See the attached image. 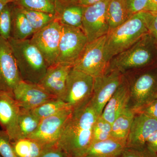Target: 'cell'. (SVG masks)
<instances>
[{
	"label": "cell",
	"mask_w": 157,
	"mask_h": 157,
	"mask_svg": "<svg viewBox=\"0 0 157 157\" xmlns=\"http://www.w3.org/2000/svg\"><path fill=\"white\" fill-rule=\"evenodd\" d=\"M88 42L87 37L82 29L63 25L56 63L73 66Z\"/></svg>",
	"instance_id": "ba28073f"
},
{
	"label": "cell",
	"mask_w": 157,
	"mask_h": 157,
	"mask_svg": "<svg viewBox=\"0 0 157 157\" xmlns=\"http://www.w3.org/2000/svg\"><path fill=\"white\" fill-rule=\"evenodd\" d=\"M102 0H79L78 4L83 7L91 6L96 3L99 2Z\"/></svg>",
	"instance_id": "f35d334b"
},
{
	"label": "cell",
	"mask_w": 157,
	"mask_h": 157,
	"mask_svg": "<svg viewBox=\"0 0 157 157\" xmlns=\"http://www.w3.org/2000/svg\"><path fill=\"white\" fill-rule=\"evenodd\" d=\"M11 38L25 40L32 36L35 33L34 29L21 8L15 4V6H11Z\"/></svg>",
	"instance_id": "7402d4cb"
},
{
	"label": "cell",
	"mask_w": 157,
	"mask_h": 157,
	"mask_svg": "<svg viewBox=\"0 0 157 157\" xmlns=\"http://www.w3.org/2000/svg\"><path fill=\"white\" fill-rule=\"evenodd\" d=\"M84 157V156H82V157Z\"/></svg>",
	"instance_id": "ee69618b"
},
{
	"label": "cell",
	"mask_w": 157,
	"mask_h": 157,
	"mask_svg": "<svg viewBox=\"0 0 157 157\" xmlns=\"http://www.w3.org/2000/svg\"><path fill=\"white\" fill-rule=\"evenodd\" d=\"M111 125L101 115L98 116L93 126V143L111 138Z\"/></svg>",
	"instance_id": "f1b7e54d"
},
{
	"label": "cell",
	"mask_w": 157,
	"mask_h": 157,
	"mask_svg": "<svg viewBox=\"0 0 157 157\" xmlns=\"http://www.w3.org/2000/svg\"><path fill=\"white\" fill-rule=\"evenodd\" d=\"M109 0L101 2L85 7L82 21V30L88 42L107 35L109 32L107 11Z\"/></svg>",
	"instance_id": "7c38bea8"
},
{
	"label": "cell",
	"mask_w": 157,
	"mask_h": 157,
	"mask_svg": "<svg viewBox=\"0 0 157 157\" xmlns=\"http://www.w3.org/2000/svg\"><path fill=\"white\" fill-rule=\"evenodd\" d=\"M147 13V11H142L133 14L125 22L107 34L104 55L107 63L149 33Z\"/></svg>",
	"instance_id": "3957f363"
},
{
	"label": "cell",
	"mask_w": 157,
	"mask_h": 157,
	"mask_svg": "<svg viewBox=\"0 0 157 157\" xmlns=\"http://www.w3.org/2000/svg\"><path fill=\"white\" fill-rule=\"evenodd\" d=\"M15 0H0V2L6 3V4H10V3H14Z\"/></svg>",
	"instance_id": "b9f144b4"
},
{
	"label": "cell",
	"mask_w": 157,
	"mask_h": 157,
	"mask_svg": "<svg viewBox=\"0 0 157 157\" xmlns=\"http://www.w3.org/2000/svg\"><path fill=\"white\" fill-rule=\"evenodd\" d=\"M0 157H2V156L1 155H0Z\"/></svg>",
	"instance_id": "7bdbcfd3"
},
{
	"label": "cell",
	"mask_w": 157,
	"mask_h": 157,
	"mask_svg": "<svg viewBox=\"0 0 157 157\" xmlns=\"http://www.w3.org/2000/svg\"><path fill=\"white\" fill-rule=\"evenodd\" d=\"M98 117L90 102L73 111L57 146L70 157L84 155L93 143V128Z\"/></svg>",
	"instance_id": "6da1fadb"
},
{
	"label": "cell",
	"mask_w": 157,
	"mask_h": 157,
	"mask_svg": "<svg viewBox=\"0 0 157 157\" xmlns=\"http://www.w3.org/2000/svg\"><path fill=\"white\" fill-rule=\"evenodd\" d=\"M11 144L17 157H39L49 148L37 140L29 137L11 140Z\"/></svg>",
	"instance_id": "cb8c5ba5"
},
{
	"label": "cell",
	"mask_w": 157,
	"mask_h": 157,
	"mask_svg": "<svg viewBox=\"0 0 157 157\" xmlns=\"http://www.w3.org/2000/svg\"><path fill=\"white\" fill-rule=\"evenodd\" d=\"M125 145L113 138L92 144L84 157H118Z\"/></svg>",
	"instance_id": "ffe728a7"
},
{
	"label": "cell",
	"mask_w": 157,
	"mask_h": 157,
	"mask_svg": "<svg viewBox=\"0 0 157 157\" xmlns=\"http://www.w3.org/2000/svg\"><path fill=\"white\" fill-rule=\"evenodd\" d=\"M131 14H133L144 11L148 0H125Z\"/></svg>",
	"instance_id": "d6a6232c"
},
{
	"label": "cell",
	"mask_w": 157,
	"mask_h": 157,
	"mask_svg": "<svg viewBox=\"0 0 157 157\" xmlns=\"http://www.w3.org/2000/svg\"><path fill=\"white\" fill-rule=\"evenodd\" d=\"M7 5H8V4L3 2H0V13L2 11L3 9H4V8L6 7V6H7Z\"/></svg>",
	"instance_id": "ab89813d"
},
{
	"label": "cell",
	"mask_w": 157,
	"mask_h": 157,
	"mask_svg": "<svg viewBox=\"0 0 157 157\" xmlns=\"http://www.w3.org/2000/svg\"><path fill=\"white\" fill-rule=\"evenodd\" d=\"M14 53L22 81L38 84L46 74L48 66L30 39L8 40Z\"/></svg>",
	"instance_id": "277c9868"
},
{
	"label": "cell",
	"mask_w": 157,
	"mask_h": 157,
	"mask_svg": "<svg viewBox=\"0 0 157 157\" xmlns=\"http://www.w3.org/2000/svg\"><path fill=\"white\" fill-rule=\"evenodd\" d=\"M21 80L9 41L0 36V91L13 94L14 89Z\"/></svg>",
	"instance_id": "4fadbf2b"
},
{
	"label": "cell",
	"mask_w": 157,
	"mask_h": 157,
	"mask_svg": "<svg viewBox=\"0 0 157 157\" xmlns=\"http://www.w3.org/2000/svg\"><path fill=\"white\" fill-rule=\"evenodd\" d=\"M135 113L134 109L128 107L119 115L111 125V138L126 146Z\"/></svg>",
	"instance_id": "44dd1931"
},
{
	"label": "cell",
	"mask_w": 157,
	"mask_h": 157,
	"mask_svg": "<svg viewBox=\"0 0 157 157\" xmlns=\"http://www.w3.org/2000/svg\"><path fill=\"white\" fill-rule=\"evenodd\" d=\"M13 95L20 107L30 110L57 98L48 94L39 84L28 83L22 80L14 89Z\"/></svg>",
	"instance_id": "5bb4252c"
},
{
	"label": "cell",
	"mask_w": 157,
	"mask_h": 157,
	"mask_svg": "<svg viewBox=\"0 0 157 157\" xmlns=\"http://www.w3.org/2000/svg\"><path fill=\"white\" fill-rule=\"evenodd\" d=\"M147 24L149 33L157 40V13H147Z\"/></svg>",
	"instance_id": "e575fe53"
},
{
	"label": "cell",
	"mask_w": 157,
	"mask_h": 157,
	"mask_svg": "<svg viewBox=\"0 0 157 157\" xmlns=\"http://www.w3.org/2000/svg\"><path fill=\"white\" fill-rule=\"evenodd\" d=\"M39 157H71L57 146L52 147L46 150Z\"/></svg>",
	"instance_id": "d590c367"
},
{
	"label": "cell",
	"mask_w": 157,
	"mask_h": 157,
	"mask_svg": "<svg viewBox=\"0 0 157 157\" xmlns=\"http://www.w3.org/2000/svg\"><path fill=\"white\" fill-rule=\"evenodd\" d=\"M130 100L128 82L124 75L122 82L107 102L101 116L112 124L119 115L129 107Z\"/></svg>",
	"instance_id": "ac0fdd59"
},
{
	"label": "cell",
	"mask_w": 157,
	"mask_h": 157,
	"mask_svg": "<svg viewBox=\"0 0 157 157\" xmlns=\"http://www.w3.org/2000/svg\"><path fill=\"white\" fill-rule=\"evenodd\" d=\"M144 11L153 14L157 13V0H148Z\"/></svg>",
	"instance_id": "74e56055"
},
{
	"label": "cell",
	"mask_w": 157,
	"mask_h": 157,
	"mask_svg": "<svg viewBox=\"0 0 157 157\" xmlns=\"http://www.w3.org/2000/svg\"><path fill=\"white\" fill-rule=\"evenodd\" d=\"M20 8L25 14L35 33L42 29L56 19L55 14Z\"/></svg>",
	"instance_id": "4316f807"
},
{
	"label": "cell",
	"mask_w": 157,
	"mask_h": 157,
	"mask_svg": "<svg viewBox=\"0 0 157 157\" xmlns=\"http://www.w3.org/2000/svg\"><path fill=\"white\" fill-rule=\"evenodd\" d=\"M73 66L56 63L49 66L39 86L48 94L62 99L64 94L68 75Z\"/></svg>",
	"instance_id": "9a60e30c"
},
{
	"label": "cell",
	"mask_w": 157,
	"mask_h": 157,
	"mask_svg": "<svg viewBox=\"0 0 157 157\" xmlns=\"http://www.w3.org/2000/svg\"><path fill=\"white\" fill-rule=\"evenodd\" d=\"M94 79L93 76L72 67L67 78L62 100L73 111L84 107L92 96Z\"/></svg>",
	"instance_id": "8992f818"
},
{
	"label": "cell",
	"mask_w": 157,
	"mask_h": 157,
	"mask_svg": "<svg viewBox=\"0 0 157 157\" xmlns=\"http://www.w3.org/2000/svg\"><path fill=\"white\" fill-rule=\"evenodd\" d=\"M107 35L88 42L73 68L93 76L104 75L107 72L108 63L104 58V49Z\"/></svg>",
	"instance_id": "52a82bcc"
},
{
	"label": "cell",
	"mask_w": 157,
	"mask_h": 157,
	"mask_svg": "<svg viewBox=\"0 0 157 157\" xmlns=\"http://www.w3.org/2000/svg\"><path fill=\"white\" fill-rule=\"evenodd\" d=\"M124 75L130 88L129 107L135 112L157 99V65Z\"/></svg>",
	"instance_id": "5b68a950"
},
{
	"label": "cell",
	"mask_w": 157,
	"mask_h": 157,
	"mask_svg": "<svg viewBox=\"0 0 157 157\" xmlns=\"http://www.w3.org/2000/svg\"><path fill=\"white\" fill-rule=\"evenodd\" d=\"M62 28L63 25L56 19L36 32L30 39L42 54L48 67L56 63Z\"/></svg>",
	"instance_id": "30bf717a"
},
{
	"label": "cell",
	"mask_w": 157,
	"mask_h": 157,
	"mask_svg": "<svg viewBox=\"0 0 157 157\" xmlns=\"http://www.w3.org/2000/svg\"><path fill=\"white\" fill-rule=\"evenodd\" d=\"M73 112L72 109H66L43 119L29 138L37 140L48 148L56 146Z\"/></svg>",
	"instance_id": "9c48e42d"
},
{
	"label": "cell",
	"mask_w": 157,
	"mask_h": 157,
	"mask_svg": "<svg viewBox=\"0 0 157 157\" xmlns=\"http://www.w3.org/2000/svg\"><path fill=\"white\" fill-rule=\"evenodd\" d=\"M20 109L13 94L0 91V126L11 140L17 139V119Z\"/></svg>",
	"instance_id": "e0dca14e"
},
{
	"label": "cell",
	"mask_w": 157,
	"mask_h": 157,
	"mask_svg": "<svg viewBox=\"0 0 157 157\" xmlns=\"http://www.w3.org/2000/svg\"><path fill=\"white\" fill-rule=\"evenodd\" d=\"M157 65V40L149 33L127 50L113 57L107 71L116 70L122 74Z\"/></svg>",
	"instance_id": "7a4b0ae2"
},
{
	"label": "cell",
	"mask_w": 157,
	"mask_h": 157,
	"mask_svg": "<svg viewBox=\"0 0 157 157\" xmlns=\"http://www.w3.org/2000/svg\"><path fill=\"white\" fill-rule=\"evenodd\" d=\"M85 7L78 3L56 2V17L62 25L70 26L82 29Z\"/></svg>",
	"instance_id": "d6986e66"
},
{
	"label": "cell",
	"mask_w": 157,
	"mask_h": 157,
	"mask_svg": "<svg viewBox=\"0 0 157 157\" xmlns=\"http://www.w3.org/2000/svg\"><path fill=\"white\" fill-rule=\"evenodd\" d=\"M41 121L33 110L20 107L17 119L16 139L28 137L36 130Z\"/></svg>",
	"instance_id": "d4e9b609"
},
{
	"label": "cell",
	"mask_w": 157,
	"mask_h": 157,
	"mask_svg": "<svg viewBox=\"0 0 157 157\" xmlns=\"http://www.w3.org/2000/svg\"><path fill=\"white\" fill-rule=\"evenodd\" d=\"M123 78L124 74L116 70H109L104 75L94 78L90 104L98 117L102 114L107 102L120 85Z\"/></svg>",
	"instance_id": "8fae6325"
},
{
	"label": "cell",
	"mask_w": 157,
	"mask_h": 157,
	"mask_svg": "<svg viewBox=\"0 0 157 157\" xmlns=\"http://www.w3.org/2000/svg\"><path fill=\"white\" fill-rule=\"evenodd\" d=\"M0 155L2 157H17L12 148L9 135L3 130H0Z\"/></svg>",
	"instance_id": "4dcf8cb0"
},
{
	"label": "cell",
	"mask_w": 157,
	"mask_h": 157,
	"mask_svg": "<svg viewBox=\"0 0 157 157\" xmlns=\"http://www.w3.org/2000/svg\"><path fill=\"white\" fill-rule=\"evenodd\" d=\"M8 4L0 13V36L8 40L11 37V6Z\"/></svg>",
	"instance_id": "f546056e"
},
{
	"label": "cell",
	"mask_w": 157,
	"mask_h": 157,
	"mask_svg": "<svg viewBox=\"0 0 157 157\" xmlns=\"http://www.w3.org/2000/svg\"><path fill=\"white\" fill-rule=\"evenodd\" d=\"M56 0H15L14 4L20 8L56 14Z\"/></svg>",
	"instance_id": "83f0119b"
},
{
	"label": "cell",
	"mask_w": 157,
	"mask_h": 157,
	"mask_svg": "<svg viewBox=\"0 0 157 157\" xmlns=\"http://www.w3.org/2000/svg\"><path fill=\"white\" fill-rule=\"evenodd\" d=\"M157 130V120L142 113H135L126 147L140 148L145 146L149 137Z\"/></svg>",
	"instance_id": "2e32d148"
},
{
	"label": "cell",
	"mask_w": 157,
	"mask_h": 157,
	"mask_svg": "<svg viewBox=\"0 0 157 157\" xmlns=\"http://www.w3.org/2000/svg\"><path fill=\"white\" fill-rule=\"evenodd\" d=\"M132 15L125 0H109L107 11L109 32L125 22Z\"/></svg>",
	"instance_id": "603a6c76"
},
{
	"label": "cell",
	"mask_w": 157,
	"mask_h": 157,
	"mask_svg": "<svg viewBox=\"0 0 157 157\" xmlns=\"http://www.w3.org/2000/svg\"><path fill=\"white\" fill-rule=\"evenodd\" d=\"M118 157H157V154L152 151L146 145L140 148L125 147Z\"/></svg>",
	"instance_id": "1f68e13d"
},
{
	"label": "cell",
	"mask_w": 157,
	"mask_h": 157,
	"mask_svg": "<svg viewBox=\"0 0 157 157\" xmlns=\"http://www.w3.org/2000/svg\"><path fill=\"white\" fill-rule=\"evenodd\" d=\"M59 1L65 2L78 3L79 0H59Z\"/></svg>",
	"instance_id": "60d3db41"
},
{
	"label": "cell",
	"mask_w": 157,
	"mask_h": 157,
	"mask_svg": "<svg viewBox=\"0 0 157 157\" xmlns=\"http://www.w3.org/2000/svg\"><path fill=\"white\" fill-rule=\"evenodd\" d=\"M67 109H71L69 105L62 99L57 98L47 101L33 109V111L37 117L42 120Z\"/></svg>",
	"instance_id": "484cf974"
},
{
	"label": "cell",
	"mask_w": 157,
	"mask_h": 157,
	"mask_svg": "<svg viewBox=\"0 0 157 157\" xmlns=\"http://www.w3.org/2000/svg\"><path fill=\"white\" fill-rule=\"evenodd\" d=\"M135 113H142L148 117L157 120V99L141 107Z\"/></svg>",
	"instance_id": "836d02e7"
},
{
	"label": "cell",
	"mask_w": 157,
	"mask_h": 157,
	"mask_svg": "<svg viewBox=\"0 0 157 157\" xmlns=\"http://www.w3.org/2000/svg\"><path fill=\"white\" fill-rule=\"evenodd\" d=\"M146 146L152 151L157 154V130L149 137Z\"/></svg>",
	"instance_id": "8d00e7d4"
}]
</instances>
